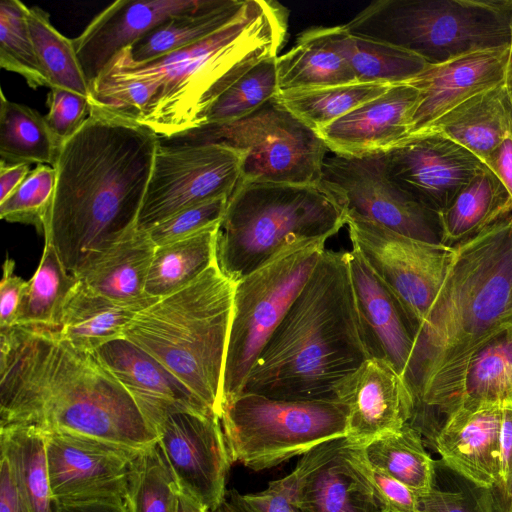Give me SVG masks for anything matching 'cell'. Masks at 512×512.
<instances>
[{
	"mask_svg": "<svg viewBox=\"0 0 512 512\" xmlns=\"http://www.w3.org/2000/svg\"><path fill=\"white\" fill-rule=\"evenodd\" d=\"M25 426L137 451L158 441L95 352L75 348L57 328L16 325L0 331V429Z\"/></svg>",
	"mask_w": 512,
	"mask_h": 512,
	"instance_id": "cell-1",
	"label": "cell"
},
{
	"mask_svg": "<svg viewBox=\"0 0 512 512\" xmlns=\"http://www.w3.org/2000/svg\"><path fill=\"white\" fill-rule=\"evenodd\" d=\"M159 142L149 127L94 106L63 142L43 235L69 273L76 276L138 229Z\"/></svg>",
	"mask_w": 512,
	"mask_h": 512,
	"instance_id": "cell-2",
	"label": "cell"
},
{
	"mask_svg": "<svg viewBox=\"0 0 512 512\" xmlns=\"http://www.w3.org/2000/svg\"><path fill=\"white\" fill-rule=\"evenodd\" d=\"M349 253L323 251L259 354L242 393L283 400H336V385L370 358Z\"/></svg>",
	"mask_w": 512,
	"mask_h": 512,
	"instance_id": "cell-3",
	"label": "cell"
},
{
	"mask_svg": "<svg viewBox=\"0 0 512 512\" xmlns=\"http://www.w3.org/2000/svg\"><path fill=\"white\" fill-rule=\"evenodd\" d=\"M512 323V212L454 246L420 324L405 380L424 404L478 346Z\"/></svg>",
	"mask_w": 512,
	"mask_h": 512,
	"instance_id": "cell-4",
	"label": "cell"
},
{
	"mask_svg": "<svg viewBox=\"0 0 512 512\" xmlns=\"http://www.w3.org/2000/svg\"><path fill=\"white\" fill-rule=\"evenodd\" d=\"M287 28L280 3L247 0L234 21L205 40L145 63L134 62L126 48L97 78L156 82L138 122L170 139L194 129L200 113L257 63L277 57Z\"/></svg>",
	"mask_w": 512,
	"mask_h": 512,
	"instance_id": "cell-5",
	"label": "cell"
},
{
	"mask_svg": "<svg viewBox=\"0 0 512 512\" xmlns=\"http://www.w3.org/2000/svg\"><path fill=\"white\" fill-rule=\"evenodd\" d=\"M234 286L215 262L189 286L139 311L123 333L219 418Z\"/></svg>",
	"mask_w": 512,
	"mask_h": 512,
	"instance_id": "cell-6",
	"label": "cell"
},
{
	"mask_svg": "<svg viewBox=\"0 0 512 512\" xmlns=\"http://www.w3.org/2000/svg\"><path fill=\"white\" fill-rule=\"evenodd\" d=\"M344 225V211L318 184L239 183L219 225L216 263L235 283Z\"/></svg>",
	"mask_w": 512,
	"mask_h": 512,
	"instance_id": "cell-7",
	"label": "cell"
},
{
	"mask_svg": "<svg viewBox=\"0 0 512 512\" xmlns=\"http://www.w3.org/2000/svg\"><path fill=\"white\" fill-rule=\"evenodd\" d=\"M344 27L353 35L395 46L435 65L509 46L512 0H378Z\"/></svg>",
	"mask_w": 512,
	"mask_h": 512,
	"instance_id": "cell-8",
	"label": "cell"
},
{
	"mask_svg": "<svg viewBox=\"0 0 512 512\" xmlns=\"http://www.w3.org/2000/svg\"><path fill=\"white\" fill-rule=\"evenodd\" d=\"M346 405L337 400H283L241 393L220 417L230 460L270 469L317 445L345 437Z\"/></svg>",
	"mask_w": 512,
	"mask_h": 512,
	"instance_id": "cell-9",
	"label": "cell"
},
{
	"mask_svg": "<svg viewBox=\"0 0 512 512\" xmlns=\"http://www.w3.org/2000/svg\"><path fill=\"white\" fill-rule=\"evenodd\" d=\"M172 144H219L242 155L239 183L318 184L328 148L275 97L240 119L196 127Z\"/></svg>",
	"mask_w": 512,
	"mask_h": 512,
	"instance_id": "cell-10",
	"label": "cell"
},
{
	"mask_svg": "<svg viewBox=\"0 0 512 512\" xmlns=\"http://www.w3.org/2000/svg\"><path fill=\"white\" fill-rule=\"evenodd\" d=\"M325 243L314 242L284 253L235 282L222 408L242 393L259 354L310 277Z\"/></svg>",
	"mask_w": 512,
	"mask_h": 512,
	"instance_id": "cell-11",
	"label": "cell"
},
{
	"mask_svg": "<svg viewBox=\"0 0 512 512\" xmlns=\"http://www.w3.org/2000/svg\"><path fill=\"white\" fill-rule=\"evenodd\" d=\"M242 155L219 144L159 142L137 221L148 230L193 205L230 197L241 179Z\"/></svg>",
	"mask_w": 512,
	"mask_h": 512,
	"instance_id": "cell-12",
	"label": "cell"
},
{
	"mask_svg": "<svg viewBox=\"0 0 512 512\" xmlns=\"http://www.w3.org/2000/svg\"><path fill=\"white\" fill-rule=\"evenodd\" d=\"M318 185L346 216L372 221L413 239L441 244L438 215L388 176L384 153L326 156Z\"/></svg>",
	"mask_w": 512,
	"mask_h": 512,
	"instance_id": "cell-13",
	"label": "cell"
},
{
	"mask_svg": "<svg viewBox=\"0 0 512 512\" xmlns=\"http://www.w3.org/2000/svg\"><path fill=\"white\" fill-rule=\"evenodd\" d=\"M346 225L352 250L396 294L419 328L443 284L454 247L413 239L355 216H346Z\"/></svg>",
	"mask_w": 512,
	"mask_h": 512,
	"instance_id": "cell-14",
	"label": "cell"
},
{
	"mask_svg": "<svg viewBox=\"0 0 512 512\" xmlns=\"http://www.w3.org/2000/svg\"><path fill=\"white\" fill-rule=\"evenodd\" d=\"M278 481L299 512H387L365 470L363 446L346 436L312 448Z\"/></svg>",
	"mask_w": 512,
	"mask_h": 512,
	"instance_id": "cell-15",
	"label": "cell"
},
{
	"mask_svg": "<svg viewBox=\"0 0 512 512\" xmlns=\"http://www.w3.org/2000/svg\"><path fill=\"white\" fill-rule=\"evenodd\" d=\"M157 445L179 491L210 511L226 495L232 464L220 418L172 412L154 425Z\"/></svg>",
	"mask_w": 512,
	"mask_h": 512,
	"instance_id": "cell-16",
	"label": "cell"
},
{
	"mask_svg": "<svg viewBox=\"0 0 512 512\" xmlns=\"http://www.w3.org/2000/svg\"><path fill=\"white\" fill-rule=\"evenodd\" d=\"M45 434L50 488L56 505L124 501L130 467L140 451L63 431Z\"/></svg>",
	"mask_w": 512,
	"mask_h": 512,
	"instance_id": "cell-17",
	"label": "cell"
},
{
	"mask_svg": "<svg viewBox=\"0 0 512 512\" xmlns=\"http://www.w3.org/2000/svg\"><path fill=\"white\" fill-rule=\"evenodd\" d=\"M388 176L437 215L488 169L473 153L436 133L410 135L384 153Z\"/></svg>",
	"mask_w": 512,
	"mask_h": 512,
	"instance_id": "cell-18",
	"label": "cell"
},
{
	"mask_svg": "<svg viewBox=\"0 0 512 512\" xmlns=\"http://www.w3.org/2000/svg\"><path fill=\"white\" fill-rule=\"evenodd\" d=\"M503 406L464 401L453 406L425 444L461 479L479 488L500 481V428Z\"/></svg>",
	"mask_w": 512,
	"mask_h": 512,
	"instance_id": "cell-19",
	"label": "cell"
},
{
	"mask_svg": "<svg viewBox=\"0 0 512 512\" xmlns=\"http://www.w3.org/2000/svg\"><path fill=\"white\" fill-rule=\"evenodd\" d=\"M335 399L348 410L347 439L364 446L409 423L415 408L406 380L388 362L368 358L335 387Z\"/></svg>",
	"mask_w": 512,
	"mask_h": 512,
	"instance_id": "cell-20",
	"label": "cell"
},
{
	"mask_svg": "<svg viewBox=\"0 0 512 512\" xmlns=\"http://www.w3.org/2000/svg\"><path fill=\"white\" fill-rule=\"evenodd\" d=\"M464 401L512 407V323L469 354L435 393L415 409L411 423L424 433L437 416Z\"/></svg>",
	"mask_w": 512,
	"mask_h": 512,
	"instance_id": "cell-21",
	"label": "cell"
},
{
	"mask_svg": "<svg viewBox=\"0 0 512 512\" xmlns=\"http://www.w3.org/2000/svg\"><path fill=\"white\" fill-rule=\"evenodd\" d=\"M420 103V92L406 83L392 85L317 134L334 154L363 157L385 153L406 139Z\"/></svg>",
	"mask_w": 512,
	"mask_h": 512,
	"instance_id": "cell-22",
	"label": "cell"
},
{
	"mask_svg": "<svg viewBox=\"0 0 512 512\" xmlns=\"http://www.w3.org/2000/svg\"><path fill=\"white\" fill-rule=\"evenodd\" d=\"M510 45L471 52L449 61L428 65L405 83L420 92L410 135L463 101L506 82Z\"/></svg>",
	"mask_w": 512,
	"mask_h": 512,
	"instance_id": "cell-23",
	"label": "cell"
},
{
	"mask_svg": "<svg viewBox=\"0 0 512 512\" xmlns=\"http://www.w3.org/2000/svg\"><path fill=\"white\" fill-rule=\"evenodd\" d=\"M349 269L369 357L388 362L405 379L415 347L416 323L354 250L349 253Z\"/></svg>",
	"mask_w": 512,
	"mask_h": 512,
	"instance_id": "cell-24",
	"label": "cell"
},
{
	"mask_svg": "<svg viewBox=\"0 0 512 512\" xmlns=\"http://www.w3.org/2000/svg\"><path fill=\"white\" fill-rule=\"evenodd\" d=\"M200 3L201 0H117L109 5L72 40L89 85L118 53L164 21Z\"/></svg>",
	"mask_w": 512,
	"mask_h": 512,
	"instance_id": "cell-25",
	"label": "cell"
},
{
	"mask_svg": "<svg viewBox=\"0 0 512 512\" xmlns=\"http://www.w3.org/2000/svg\"><path fill=\"white\" fill-rule=\"evenodd\" d=\"M95 353L153 429L163 417L176 411L218 417L164 365L126 338L112 340Z\"/></svg>",
	"mask_w": 512,
	"mask_h": 512,
	"instance_id": "cell-26",
	"label": "cell"
},
{
	"mask_svg": "<svg viewBox=\"0 0 512 512\" xmlns=\"http://www.w3.org/2000/svg\"><path fill=\"white\" fill-rule=\"evenodd\" d=\"M155 248L147 232L136 229L75 277L90 290L116 303L142 310L157 300L146 293Z\"/></svg>",
	"mask_w": 512,
	"mask_h": 512,
	"instance_id": "cell-27",
	"label": "cell"
},
{
	"mask_svg": "<svg viewBox=\"0 0 512 512\" xmlns=\"http://www.w3.org/2000/svg\"><path fill=\"white\" fill-rule=\"evenodd\" d=\"M509 111L505 82L463 101L412 135L439 134L473 153L486 166L505 136Z\"/></svg>",
	"mask_w": 512,
	"mask_h": 512,
	"instance_id": "cell-28",
	"label": "cell"
},
{
	"mask_svg": "<svg viewBox=\"0 0 512 512\" xmlns=\"http://www.w3.org/2000/svg\"><path fill=\"white\" fill-rule=\"evenodd\" d=\"M302 34L340 55L350 66L358 83L401 84L428 66L415 54L353 35L344 25L313 27Z\"/></svg>",
	"mask_w": 512,
	"mask_h": 512,
	"instance_id": "cell-29",
	"label": "cell"
},
{
	"mask_svg": "<svg viewBox=\"0 0 512 512\" xmlns=\"http://www.w3.org/2000/svg\"><path fill=\"white\" fill-rule=\"evenodd\" d=\"M139 311L90 290L78 279L66 299L57 329L75 348L96 352L108 342L123 338L125 328Z\"/></svg>",
	"mask_w": 512,
	"mask_h": 512,
	"instance_id": "cell-30",
	"label": "cell"
},
{
	"mask_svg": "<svg viewBox=\"0 0 512 512\" xmlns=\"http://www.w3.org/2000/svg\"><path fill=\"white\" fill-rule=\"evenodd\" d=\"M246 1L201 0L196 8L164 21L132 45V60L149 62L205 40L234 21Z\"/></svg>",
	"mask_w": 512,
	"mask_h": 512,
	"instance_id": "cell-31",
	"label": "cell"
},
{
	"mask_svg": "<svg viewBox=\"0 0 512 512\" xmlns=\"http://www.w3.org/2000/svg\"><path fill=\"white\" fill-rule=\"evenodd\" d=\"M512 212V199L489 170L477 174L438 214L441 244L454 247Z\"/></svg>",
	"mask_w": 512,
	"mask_h": 512,
	"instance_id": "cell-32",
	"label": "cell"
},
{
	"mask_svg": "<svg viewBox=\"0 0 512 512\" xmlns=\"http://www.w3.org/2000/svg\"><path fill=\"white\" fill-rule=\"evenodd\" d=\"M219 225L156 246L146 283L148 296L160 299L171 295L192 284L212 266L216 262Z\"/></svg>",
	"mask_w": 512,
	"mask_h": 512,
	"instance_id": "cell-33",
	"label": "cell"
},
{
	"mask_svg": "<svg viewBox=\"0 0 512 512\" xmlns=\"http://www.w3.org/2000/svg\"><path fill=\"white\" fill-rule=\"evenodd\" d=\"M0 455L7 458L30 512H55L45 432L29 426L1 428Z\"/></svg>",
	"mask_w": 512,
	"mask_h": 512,
	"instance_id": "cell-34",
	"label": "cell"
},
{
	"mask_svg": "<svg viewBox=\"0 0 512 512\" xmlns=\"http://www.w3.org/2000/svg\"><path fill=\"white\" fill-rule=\"evenodd\" d=\"M422 434L410 423L363 446L368 463L402 482L418 496L435 486L436 464L427 453Z\"/></svg>",
	"mask_w": 512,
	"mask_h": 512,
	"instance_id": "cell-35",
	"label": "cell"
},
{
	"mask_svg": "<svg viewBox=\"0 0 512 512\" xmlns=\"http://www.w3.org/2000/svg\"><path fill=\"white\" fill-rule=\"evenodd\" d=\"M61 145L44 116L24 104L6 99L1 91L0 158L9 164L54 166Z\"/></svg>",
	"mask_w": 512,
	"mask_h": 512,
	"instance_id": "cell-36",
	"label": "cell"
},
{
	"mask_svg": "<svg viewBox=\"0 0 512 512\" xmlns=\"http://www.w3.org/2000/svg\"><path fill=\"white\" fill-rule=\"evenodd\" d=\"M278 93L358 83L348 63L302 33L276 59Z\"/></svg>",
	"mask_w": 512,
	"mask_h": 512,
	"instance_id": "cell-37",
	"label": "cell"
},
{
	"mask_svg": "<svg viewBox=\"0 0 512 512\" xmlns=\"http://www.w3.org/2000/svg\"><path fill=\"white\" fill-rule=\"evenodd\" d=\"M77 281L53 245L44 240L42 257L28 281L17 325L59 328L66 299Z\"/></svg>",
	"mask_w": 512,
	"mask_h": 512,
	"instance_id": "cell-38",
	"label": "cell"
},
{
	"mask_svg": "<svg viewBox=\"0 0 512 512\" xmlns=\"http://www.w3.org/2000/svg\"><path fill=\"white\" fill-rule=\"evenodd\" d=\"M392 85L352 83L278 93L275 98L316 133Z\"/></svg>",
	"mask_w": 512,
	"mask_h": 512,
	"instance_id": "cell-39",
	"label": "cell"
},
{
	"mask_svg": "<svg viewBox=\"0 0 512 512\" xmlns=\"http://www.w3.org/2000/svg\"><path fill=\"white\" fill-rule=\"evenodd\" d=\"M26 19L38 63L49 88H62L90 96V85L71 39L56 30L49 15L38 7H27Z\"/></svg>",
	"mask_w": 512,
	"mask_h": 512,
	"instance_id": "cell-40",
	"label": "cell"
},
{
	"mask_svg": "<svg viewBox=\"0 0 512 512\" xmlns=\"http://www.w3.org/2000/svg\"><path fill=\"white\" fill-rule=\"evenodd\" d=\"M277 57L260 61L230 85L200 113L196 127L240 119L274 98L278 94Z\"/></svg>",
	"mask_w": 512,
	"mask_h": 512,
	"instance_id": "cell-41",
	"label": "cell"
},
{
	"mask_svg": "<svg viewBox=\"0 0 512 512\" xmlns=\"http://www.w3.org/2000/svg\"><path fill=\"white\" fill-rule=\"evenodd\" d=\"M177 490L156 443L132 461L124 503L128 512H174Z\"/></svg>",
	"mask_w": 512,
	"mask_h": 512,
	"instance_id": "cell-42",
	"label": "cell"
},
{
	"mask_svg": "<svg viewBox=\"0 0 512 512\" xmlns=\"http://www.w3.org/2000/svg\"><path fill=\"white\" fill-rule=\"evenodd\" d=\"M27 6L19 0L0 4V66L22 76L36 89L48 87L38 63L26 19Z\"/></svg>",
	"mask_w": 512,
	"mask_h": 512,
	"instance_id": "cell-43",
	"label": "cell"
},
{
	"mask_svg": "<svg viewBox=\"0 0 512 512\" xmlns=\"http://www.w3.org/2000/svg\"><path fill=\"white\" fill-rule=\"evenodd\" d=\"M56 172L47 164H37L21 185L0 203V218L32 225L44 234L55 191Z\"/></svg>",
	"mask_w": 512,
	"mask_h": 512,
	"instance_id": "cell-44",
	"label": "cell"
},
{
	"mask_svg": "<svg viewBox=\"0 0 512 512\" xmlns=\"http://www.w3.org/2000/svg\"><path fill=\"white\" fill-rule=\"evenodd\" d=\"M228 199L223 196L185 208L146 232L156 246L194 235L221 222Z\"/></svg>",
	"mask_w": 512,
	"mask_h": 512,
	"instance_id": "cell-45",
	"label": "cell"
},
{
	"mask_svg": "<svg viewBox=\"0 0 512 512\" xmlns=\"http://www.w3.org/2000/svg\"><path fill=\"white\" fill-rule=\"evenodd\" d=\"M47 104L44 118L60 145L80 129L91 110L88 97L62 88H50Z\"/></svg>",
	"mask_w": 512,
	"mask_h": 512,
	"instance_id": "cell-46",
	"label": "cell"
},
{
	"mask_svg": "<svg viewBox=\"0 0 512 512\" xmlns=\"http://www.w3.org/2000/svg\"><path fill=\"white\" fill-rule=\"evenodd\" d=\"M364 466L387 512H418V495L413 490L395 478L373 468L365 456Z\"/></svg>",
	"mask_w": 512,
	"mask_h": 512,
	"instance_id": "cell-47",
	"label": "cell"
},
{
	"mask_svg": "<svg viewBox=\"0 0 512 512\" xmlns=\"http://www.w3.org/2000/svg\"><path fill=\"white\" fill-rule=\"evenodd\" d=\"M15 261L8 255L2 266L0 282V331L17 325L28 281L14 272Z\"/></svg>",
	"mask_w": 512,
	"mask_h": 512,
	"instance_id": "cell-48",
	"label": "cell"
},
{
	"mask_svg": "<svg viewBox=\"0 0 512 512\" xmlns=\"http://www.w3.org/2000/svg\"><path fill=\"white\" fill-rule=\"evenodd\" d=\"M464 489L444 490L436 487L418 496V512H479L466 481Z\"/></svg>",
	"mask_w": 512,
	"mask_h": 512,
	"instance_id": "cell-49",
	"label": "cell"
},
{
	"mask_svg": "<svg viewBox=\"0 0 512 512\" xmlns=\"http://www.w3.org/2000/svg\"><path fill=\"white\" fill-rule=\"evenodd\" d=\"M239 498L249 512H299L278 480L269 482L267 488L261 492L239 493Z\"/></svg>",
	"mask_w": 512,
	"mask_h": 512,
	"instance_id": "cell-50",
	"label": "cell"
},
{
	"mask_svg": "<svg viewBox=\"0 0 512 512\" xmlns=\"http://www.w3.org/2000/svg\"><path fill=\"white\" fill-rule=\"evenodd\" d=\"M508 98L510 111L507 131L492 152L486 167L501 181L512 199V100L509 94Z\"/></svg>",
	"mask_w": 512,
	"mask_h": 512,
	"instance_id": "cell-51",
	"label": "cell"
},
{
	"mask_svg": "<svg viewBox=\"0 0 512 512\" xmlns=\"http://www.w3.org/2000/svg\"><path fill=\"white\" fill-rule=\"evenodd\" d=\"M0 512H30L3 455H0Z\"/></svg>",
	"mask_w": 512,
	"mask_h": 512,
	"instance_id": "cell-52",
	"label": "cell"
},
{
	"mask_svg": "<svg viewBox=\"0 0 512 512\" xmlns=\"http://www.w3.org/2000/svg\"><path fill=\"white\" fill-rule=\"evenodd\" d=\"M502 490L512 489V407H504L500 428V481Z\"/></svg>",
	"mask_w": 512,
	"mask_h": 512,
	"instance_id": "cell-53",
	"label": "cell"
},
{
	"mask_svg": "<svg viewBox=\"0 0 512 512\" xmlns=\"http://www.w3.org/2000/svg\"><path fill=\"white\" fill-rule=\"evenodd\" d=\"M466 483L479 512H512V489L505 491L496 485L491 488H479L467 481Z\"/></svg>",
	"mask_w": 512,
	"mask_h": 512,
	"instance_id": "cell-54",
	"label": "cell"
},
{
	"mask_svg": "<svg viewBox=\"0 0 512 512\" xmlns=\"http://www.w3.org/2000/svg\"><path fill=\"white\" fill-rule=\"evenodd\" d=\"M30 164L0 162V203L8 198L30 173Z\"/></svg>",
	"mask_w": 512,
	"mask_h": 512,
	"instance_id": "cell-55",
	"label": "cell"
},
{
	"mask_svg": "<svg viewBox=\"0 0 512 512\" xmlns=\"http://www.w3.org/2000/svg\"><path fill=\"white\" fill-rule=\"evenodd\" d=\"M55 512H128L122 500H96L58 504Z\"/></svg>",
	"mask_w": 512,
	"mask_h": 512,
	"instance_id": "cell-56",
	"label": "cell"
},
{
	"mask_svg": "<svg viewBox=\"0 0 512 512\" xmlns=\"http://www.w3.org/2000/svg\"><path fill=\"white\" fill-rule=\"evenodd\" d=\"M209 512H249L239 498L236 490H227L223 501Z\"/></svg>",
	"mask_w": 512,
	"mask_h": 512,
	"instance_id": "cell-57",
	"label": "cell"
},
{
	"mask_svg": "<svg viewBox=\"0 0 512 512\" xmlns=\"http://www.w3.org/2000/svg\"><path fill=\"white\" fill-rule=\"evenodd\" d=\"M174 512H209L188 495L177 490Z\"/></svg>",
	"mask_w": 512,
	"mask_h": 512,
	"instance_id": "cell-58",
	"label": "cell"
},
{
	"mask_svg": "<svg viewBox=\"0 0 512 512\" xmlns=\"http://www.w3.org/2000/svg\"><path fill=\"white\" fill-rule=\"evenodd\" d=\"M510 49H511V59H510L508 76H507V80H506V86H507L508 94L512 100V38H511V43H510Z\"/></svg>",
	"mask_w": 512,
	"mask_h": 512,
	"instance_id": "cell-59",
	"label": "cell"
}]
</instances>
